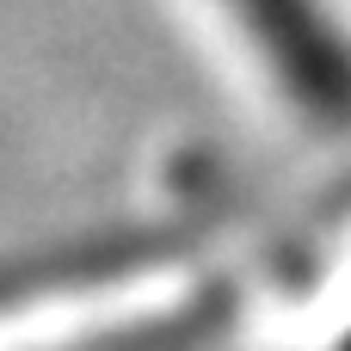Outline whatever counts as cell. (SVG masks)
<instances>
[{"mask_svg":"<svg viewBox=\"0 0 351 351\" xmlns=\"http://www.w3.org/2000/svg\"><path fill=\"white\" fill-rule=\"evenodd\" d=\"M346 351H351V346H346Z\"/></svg>","mask_w":351,"mask_h":351,"instance_id":"cell-2","label":"cell"},{"mask_svg":"<svg viewBox=\"0 0 351 351\" xmlns=\"http://www.w3.org/2000/svg\"><path fill=\"white\" fill-rule=\"evenodd\" d=\"M228 6L241 12L259 56L315 123H351V43L339 25H327L321 0H228Z\"/></svg>","mask_w":351,"mask_h":351,"instance_id":"cell-1","label":"cell"}]
</instances>
